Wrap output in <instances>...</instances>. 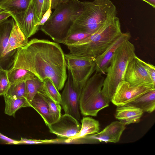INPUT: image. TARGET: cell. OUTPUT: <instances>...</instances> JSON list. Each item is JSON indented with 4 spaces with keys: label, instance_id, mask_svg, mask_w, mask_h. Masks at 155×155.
<instances>
[{
    "label": "cell",
    "instance_id": "44dd1931",
    "mask_svg": "<svg viewBox=\"0 0 155 155\" xmlns=\"http://www.w3.org/2000/svg\"><path fill=\"white\" fill-rule=\"evenodd\" d=\"M31 0H4L0 7L12 15L24 12L28 7Z\"/></svg>",
    "mask_w": 155,
    "mask_h": 155
},
{
    "label": "cell",
    "instance_id": "6da1fadb",
    "mask_svg": "<svg viewBox=\"0 0 155 155\" xmlns=\"http://www.w3.org/2000/svg\"><path fill=\"white\" fill-rule=\"evenodd\" d=\"M64 54L58 43L33 38L18 49L11 69L27 70L42 82L50 79L59 91L68 77Z\"/></svg>",
    "mask_w": 155,
    "mask_h": 155
},
{
    "label": "cell",
    "instance_id": "4fadbf2b",
    "mask_svg": "<svg viewBox=\"0 0 155 155\" xmlns=\"http://www.w3.org/2000/svg\"><path fill=\"white\" fill-rule=\"evenodd\" d=\"M131 37L129 32L122 33L103 53L96 58L94 60L96 64L95 71L105 74L115 51L124 41L129 40Z\"/></svg>",
    "mask_w": 155,
    "mask_h": 155
},
{
    "label": "cell",
    "instance_id": "2e32d148",
    "mask_svg": "<svg viewBox=\"0 0 155 155\" xmlns=\"http://www.w3.org/2000/svg\"><path fill=\"white\" fill-rule=\"evenodd\" d=\"M28 41V38L15 22L6 49V54L15 58L18 49L25 46Z\"/></svg>",
    "mask_w": 155,
    "mask_h": 155
},
{
    "label": "cell",
    "instance_id": "4316f807",
    "mask_svg": "<svg viewBox=\"0 0 155 155\" xmlns=\"http://www.w3.org/2000/svg\"><path fill=\"white\" fill-rule=\"evenodd\" d=\"M43 82V89L51 98L60 104L61 94L52 81L50 79H47Z\"/></svg>",
    "mask_w": 155,
    "mask_h": 155
},
{
    "label": "cell",
    "instance_id": "484cf974",
    "mask_svg": "<svg viewBox=\"0 0 155 155\" xmlns=\"http://www.w3.org/2000/svg\"><path fill=\"white\" fill-rule=\"evenodd\" d=\"M14 98H25L26 92L25 82L11 84L6 94Z\"/></svg>",
    "mask_w": 155,
    "mask_h": 155
},
{
    "label": "cell",
    "instance_id": "d6986e66",
    "mask_svg": "<svg viewBox=\"0 0 155 155\" xmlns=\"http://www.w3.org/2000/svg\"><path fill=\"white\" fill-rule=\"evenodd\" d=\"M127 104L138 107L143 112H153L155 109V89L144 94Z\"/></svg>",
    "mask_w": 155,
    "mask_h": 155
},
{
    "label": "cell",
    "instance_id": "d4e9b609",
    "mask_svg": "<svg viewBox=\"0 0 155 155\" xmlns=\"http://www.w3.org/2000/svg\"><path fill=\"white\" fill-rule=\"evenodd\" d=\"M38 93L43 97L47 102L54 121H56L59 118L61 115V105L51 98L43 88Z\"/></svg>",
    "mask_w": 155,
    "mask_h": 155
},
{
    "label": "cell",
    "instance_id": "9c48e42d",
    "mask_svg": "<svg viewBox=\"0 0 155 155\" xmlns=\"http://www.w3.org/2000/svg\"><path fill=\"white\" fill-rule=\"evenodd\" d=\"M64 86L61 94L60 105L65 114L72 116L79 121L81 118L80 96L74 87L71 75L69 70L67 80Z\"/></svg>",
    "mask_w": 155,
    "mask_h": 155
},
{
    "label": "cell",
    "instance_id": "4dcf8cb0",
    "mask_svg": "<svg viewBox=\"0 0 155 155\" xmlns=\"http://www.w3.org/2000/svg\"><path fill=\"white\" fill-rule=\"evenodd\" d=\"M63 140L62 139L50 140H36L21 138L18 140V144H34L44 143H60Z\"/></svg>",
    "mask_w": 155,
    "mask_h": 155
},
{
    "label": "cell",
    "instance_id": "7bdbcfd3",
    "mask_svg": "<svg viewBox=\"0 0 155 155\" xmlns=\"http://www.w3.org/2000/svg\"></svg>",
    "mask_w": 155,
    "mask_h": 155
},
{
    "label": "cell",
    "instance_id": "ffe728a7",
    "mask_svg": "<svg viewBox=\"0 0 155 155\" xmlns=\"http://www.w3.org/2000/svg\"><path fill=\"white\" fill-rule=\"evenodd\" d=\"M5 103V113L15 117L16 111L21 108L31 107L30 103L25 98H14L6 94L3 95Z\"/></svg>",
    "mask_w": 155,
    "mask_h": 155
},
{
    "label": "cell",
    "instance_id": "8d00e7d4",
    "mask_svg": "<svg viewBox=\"0 0 155 155\" xmlns=\"http://www.w3.org/2000/svg\"><path fill=\"white\" fill-rule=\"evenodd\" d=\"M144 1L151 5L153 8H155V0H140Z\"/></svg>",
    "mask_w": 155,
    "mask_h": 155
},
{
    "label": "cell",
    "instance_id": "e575fe53",
    "mask_svg": "<svg viewBox=\"0 0 155 155\" xmlns=\"http://www.w3.org/2000/svg\"><path fill=\"white\" fill-rule=\"evenodd\" d=\"M11 16V14L6 11L0 13V24L8 19Z\"/></svg>",
    "mask_w": 155,
    "mask_h": 155
},
{
    "label": "cell",
    "instance_id": "d590c367",
    "mask_svg": "<svg viewBox=\"0 0 155 155\" xmlns=\"http://www.w3.org/2000/svg\"><path fill=\"white\" fill-rule=\"evenodd\" d=\"M61 2V0H52L51 6V9H54Z\"/></svg>",
    "mask_w": 155,
    "mask_h": 155
},
{
    "label": "cell",
    "instance_id": "60d3db41",
    "mask_svg": "<svg viewBox=\"0 0 155 155\" xmlns=\"http://www.w3.org/2000/svg\"><path fill=\"white\" fill-rule=\"evenodd\" d=\"M4 0H0V4Z\"/></svg>",
    "mask_w": 155,
    "mask_h": 155
},
{
    "label": "cell",
    "instance_id": "ab89813d",
    "mask_svg": "<svg viewBox=\"0 0 155 155\" xmlns=\"http://www.w3.org/2000/svg\"><path fill=\"white\" fill-rule=\"evenodd\" d=\"M4 11H4L3 9L0 8V13Z\"/></svg>",
    "mask_w": 155,
    "mask_h": 155
},
{
    "label": "cell",
    "instance_id": "52a82bcc",
    "mask_svg": "<svg viewBox=\"0 0 155 155\" xmlns=\"http://www.w3.org/2000/svg\"><path fill=\"white\" fill-rule=\"evenodd\" d=\"M67 67L71 73L74 87L80 96L88 80L95 71L94 60L70 53L65 54Z\"/></svg>",
    "mask_w": 155,
    "mask_h": 155
},
{
    "label": "cell",
    "instance_id": "b9f144b4",
    "mask_svg": "<svg viewBox=\"0 0 155 155\" xmlns=\"http://www.w3.org/2000/svg\"><path fill=\"white\" fill-rule=\"evenodd\" d=\"M2 68V67L1 66V65H0V68Z\"/></svg>",
    "mask_w": 155,
    "mask_h": 155
},
{
    "label": "cell",
    "instance_id": "e0dca14e",
    "mask_svg": "<svg viewBox=\"0 0 155 155\" xmlns=\"http://www.w3.org/2000/svg\"><path fill=\"white\" fill-rule=\"evenodd\" d=\"M81 126L79 132L75 136L67 139V142L83 138L84 137L99 132L100 124L98 121L88 117H83L81 120Z\"/></svg>",
    "mask_w": 155,
    "mask_h": 155
},
{
    "label": "cell",
    "instance_id": "f35d334b",
    "mask_svg": "<svg viewBox=\"0 0 155 155\" xmlns=\"http://www.w3.org/2000/svg\"><path fill=\"white\" fill-rule=\"evenodd\" d=\"M70 0H61V2L66 3L68 2Z\"/></svg>",
    "mask_w": 155,
    "mask_h": 155
},
{
    "label": "cell",
    "instance_id": "7c38bea8",
    "mask_svg": "<svg viewBox=\"0 0 155 155\" xmlns=\"http://www.w3.org/2000/svg\"><path fill=\"white\" fill-rule=\"evenodd\" d=\"M15 22L27 38L36 33L39 29L37 18L33 0L24 12L12 15Z\"/></svg>",
    "mask_w": 155,
    "mask_h": 155
},
{
    "label": "cell",
    "instance_id": "f546056e",
    "mask_svg": "<svg viewBox=\"0 0 155 155\" xmlns=\"http://www.w3.org/2000/svg\"><path fill=\"white\" fill-rule=\"evenodd\" d=\"M36 14L39 22L44 14L48 10L46 0H33Z\"/></svg>",
    "mask_w": 155,
    "mask_h": 155
},
{
    "label": "cell",
    "instance_id": "7a4b0ae2",
    "mask_svg": "<svg viewBox=\"0 0 155 155\" xmlns=\"http://www.w3.org/2000/svg\"><path fill=\"white\" fill-rule=\"evenodd\" d=\"M122 33L119 19L116 16L87 37L67 46L70 53L94 60L103 53Z\"/></svg>",
    "mask_w": 155,
    "mask_h": 155
},
{
    "label": "cell",
    "instance_id": "277c9868",
    "mask_svg": "<svg viewBox=\"0 0 155 155\" xmlns=\"http://www.w3.org/2000/svg\"><path fill=\"white\" fill-rule=\"evenodd\" d=\"M83 2L70 0L61 2L54 9L46 22L41 26V30L55 42L61 43L67 35L74 21L83 8Z\"/></svg>",
    "mask_w": 155,
    "mask_h": 155
},
{
    "label": "cell",
    "instance_id": "7402d4cb",
    "mask_svg": "<svg viewBox=\"0 0 155 155\" xmlns=\"http://www.w3.org/2000/svg\"><path fill=\"white\" fill-rule=\"evenodd\" d=\"M8 74L11 84L25 82L35 77L30 71L22 68L11 69L8 71Z\"/></svg>",
    "mask_w": 155,
    "mask_h": 155
},
{
    "label": "cell",
    "instance_id": "3957f363",
    "mask_svg": "<svg viewBox=\"0 0 155 155\" xmlns=\"http://www.w3.org/2000/svg\"><path fill=\"white\" fill-rule=\"evenodd\" d=\"M83 3L82 9L68 35L75 33L92 34L116 16V7L110 0H94Z\"/></svg>",
    "mask_w": 155,
    "mask_h": 155
},
{
    "label": "cell",
    "instance_id": "8fae6325",
    "mask_svg": "<svg viewBox=\"0 0 155 155\" xmlns=\"http://www.w3.org/2000/svg\"><path fill=\"white\" fill-rule=\"evenodd\" d=\"M81 125L72 116L64 114L59 118L48 126L49 131L58 137L67 139L76 135L80 131Z\"/></svg>",
    "mask_w": 155,
    "mask_h": 155
},
{
    "label": "cell",
    "instance_id": "30bf717a",
    "mask_svg": "<svg viewBox=\"0 0 155 155\" xmlns=\"http://www.w3.org/2000/svg\"><path fill=\"white\" fill-rule=\"evenodd\" d=\"M124 81L131 86H143L155 89V84L153 83L140 59L136 55L127 66Z\"/></svg>",
    "mask_w": 155,
    "mask_h": 155
},
{
    "label": "cell",
    "instance_id": "74e56055",
    "mask_svg": "<svg viewBox=\"0 0 155 155\" xmlns=\"http://www.w3.org/2000/svg\"><path fill=\"white\" fill-rule=\"evenodd\" d=\"M52 0H46V5L47 9L51 8Z\"/></svg>",
    "mask_w": 155,
    "mask_h": 155
},
{
    "label": "cell",
    "instance_id": "1f68e13d",
    "mask_svg": "<svg viewBox=\"0 0 155 155\" xmlns=\"http://www.w3.org/2000/svg\"><path fill=\"white\" fill-rule=\"evenodd\" d=\"M144 66L153 83L155 84V67L153 65L147 63L140 59Z\"/></svg>",
    "mask_w": 155,
    "mask_h": 155
},
{
    "label": "cell",
    "instance_id": "8992f818",
    "mask_svg": "<svg viewBox=\"0 0 155 155\" xmlns=\"http://www.w3.org/2000/svg\"><path fill=\"white\" fill-rule=\"evenodd\" d=\"M102 74L95 72L83 87L79 99V109L84 116L96 117L98 112L107 107L110 102L103 95L102 89L104 80Z\"/></svg>",
    "mask_w": 155,
    "mask_h": 155
},
{
    "label": "cell",
    "instance_id": "ac0fdd59",
    "mask_svg": "<svg viewBox=\"0 0 155 155\" xmlns=\"http://www.w3.org/2000/svg\"><path fill=\"white\" fill-rule=\"evenodd\" d=\"M30 105L31 107L41 116L47 126L54 122L47 102L39 93H38L35 95L30 103Z\"/></svg>",
    "mask_w": 155,
    "mask_h": 155
},
{
    "label": "cell",
    "instance_id": "5b68a950",
    "mask_svg": "<svg viewBox=\"0 0 155 155\" xmlns=\"http://www.w3.org/2000/svg\"><path fill=\"white\" fill-rule=\"evenodd\" d=\"M134 45L126 41L117 49L108 67L104 79L102 92L110 101L119 83L124 81L126 70L129 62L136 56Z\"/></svg>",
    "mask_w": 155,
    "mask_h": 155
},
{
    "label": "cell",
    "instance_id": "d6a6232c",
    "mask_svg": "<svg viewBox=\"0 0 155 155\" xmlns=\"http://www.w3.org/2000/svg\"><path fill=\"white\" fill-rule=\"evenodd\" d=\"M51 9V8H49L44 14L38 24V26H41L43 25L48 19L52 14Z\"/></svg>",
    "mask_w": 155,
    "mask_h": 155
},
{
    "label": "cell",
    "instance_id": "83f0119b",
    "mask_svg": "<svg viewBox=\"0 0 155 155\" xmlns=\"http://www.w3.org/2000/svg\"><path fill=\"white\" fill-rule=\"evenodd\" d=\"M8 70L1 68H0V95L6 94L11 84L8 74Z\"/></svg>",
    "mask_w": 155,
    "mask_h": 155
},
{
    "label": "cell",
    "instance_id": "f1b7e54d",
    "mask_svg": "<svg viewBox=\"0 0 155 155\" xmlns=\"http://www.w3.org/2000/svg\"><path fill=\"white\" fill-rule=\"evenodd\" d=\"M92 34L83 33H75L68 35L61 43L66 45L71 44L84 39Z\"/></svg>",
    "mask_w": 155,
    "mask_h": 155
},
{
    "label": "cell",
    "instance_id": "cb8c5ba5",
    "mask_svg": "<svg viewBox=\"0 0 155 155\" xmlns=\"http://www.w3.org/2000/svg\"><path fill=\"white\" fill-rule=\"evenodd\" d=\"M125 129V125L120 121L112 122L104 130L113 140L114 143L118 142Z\"/></svg>",
    "mask_w": 155,
    "mask_h": 155
},
{
    "label": "cell",
    "instance_id": "836d02e7",
    "mask_svg": "<svg viewBox=\"0 0 155 155\" xmlns=\"http://www.w3.org/2000/svg\"><path fill=\"white\" fill-rule=\"evenodd\" d=\"M0 140L5 143L18 144V140H13L4 135L0 132Z\"/></svg>",
    "mask_w": 155,
    "mask_h": 155
},
{
    "label": "cell",
    "instance_id": "603a6c76",
    "mask_svg": "<svg viewBox=\"0 0 155 155\" xmlns=\"http://www.w3.org/2000/svg\"><path fill=\"white\" fill-rule=\"evenodd\" d=\"M25 83L26 99L30 103L35 95L42 89L43 83L35 76L33 78L26 81Z\"/></svg>",
    "mask_w": 155,
    "mask_h": 155
},
{
    "label": "cell",
    "instance_id": "5bb4252c",
    "mask_svg": "<svg viewBox=\"0 0 155 155\" xmlns=\"http://www.w3.org/2000/svg\"><path fill=\"white\" fill-rule=\"evenodd\" d=\"M15 22L12 18L0 24V64L3 68L8 71L12 68L15 58L6 54V49Z\"/></svg>",
    "mask_w": 155,
    "mask_h": 155
},
{
    "label": "cell",
    "instance_id": "ba28073f",
    "mask_svg": "<svg viewBox=\"0 0 155 155\" xmlns=\"http://www.w3.org/2000/svg\"><path fill=\"white\" fill-rule=\"evenodd\" d=\"M154 89H155L143 86H131L124 81L117 85L111 102L117 106L125 105Z\"/></svg>",
    "mask_w": 155,
    "mask_h": 155
},
{
    "label": "cell",
    "instance_id": "9a60e30c",
    "mask_svg": "<svg viewBox=\"0 0 155 155\" xmlns=\"http://www.w3.org/2000/svg\"><path fill=\"white\" fill-rule=\"evenodd\" d=\"M143 112L141 109L128 104L117 106L115 118L124 125L139 122Z\"/></svg>",
    "mask_w": 155,
    "mask_h": 155
}]
</instances>
